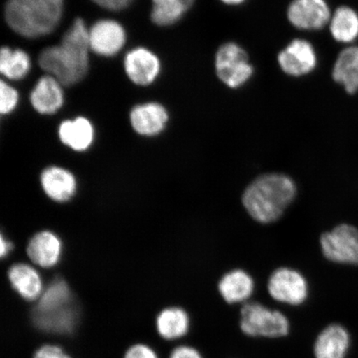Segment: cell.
Segmentation results:
<instances>
[{
    "instance_id": "obj_1",
    "label": "cell",
    "mask_w": 358,
    "mask_h": 358,
    "mask_svg": "<svg viewBox=\"0 0 358 358\" xmlns=\"http://www.w3.org/2000/svg\"><path fill=\"white\" fill-rule=\"evenodd\" d=\"M89 49V31L84 21L77 19L59 45L45 48L40 53L38 64L62 86L70 87L86 77Z\"/></svg>"
},
{
    "instance_id": "obj_2",
    "label": "cell",
    "mask_w": 358,
    "mask_h": 358,
    "mask_svg": "<svg viewBox=\"0 0 358 358\" xmlns=\"http://www.w3.org/2000/svg\"><path fill=\"white\" fill-rule=\"evenodd\" d=\"M297 195V186L284 173L262 174L246 187L241 201L255 221L268 224L278 221Z\"/></svg>"
},
{
    "instance_id": "obj_3",
    "label": "cell",
    "mask_w": 358,
    "mask_h": 358,
    "mask_svg": "<svg viewBox=\"0 0 358 358\" xmlns=\"http://www.w3.org/2000/svg\"><path fill=\"white\" fill-rule=\"evenodd\" d=\"M64 12V0H8L4 10L8 26L24 38H36L55 31Z\"/></svg>"
},
{
    "instance_id": "obj_4",
    "label": "cell",
    "mask_w": 358,
    "mask_h": 358,
    "mask_svg": "<svg viewBox=\"0 0 358 358\" xmlns=\"http://www.w3.org/2000/svg\"><path fill=\"white\" fill-rule=\"evenodd\" d=\"M239 329L246 337L280 339L290 334L291 323L284 313L259 302L248 301L241 308Z\"/></svg>"
},
{
    "instance_id": "obj_5",
    "label": "cell",
    "mask_w": 358,
    "mask_h": 358,
    "mask_svg": "<svg viewBox=\"0 0 358 358\" xmlns=\"http://www.w3.org/2000/svg\"><path fill=\"white\" fill-rule=\"evenodd\" d=\"M215 71L218 79L231 89L245 86L254 74L248 52L234 42L223 43L218 48L215 55Z\"/></svg>"
},
{
    "instance_id": "obj_6",
    "label": "cell",
    "mask_w": 358,
    "mask_h": 358,
    "mask_svg": "<svg viewBox=\"0 0 358 358\" xmlns=\"http://www.w3.org/2000/svg\"><path fill=\"white\" fill-rule=\"evenodd\" d=\"M267 290L276 302L299 306L308 297V282L301 272L287 267L277 268L268 278Z\"/></svg>"
},
{
    "instance_id": "obj_7",
    "label": "cell",
    "mask_w": 358,
    "mask_h": 358,
    "mask_svg": "<svg viewBox=\"0 0 358 358\" xmlns=\"http://www.w3.org/2000/svg\"><path fill=\"white\" fill-rule=\"evenodd\" d=\"M322 252L329 261L358 266V229L342 224L320 236Z\"/></svg>"
},
{
    "instance_id": "obj_8",
    "label": "cell",
    "mask_w": 358,
    "mask_h": 358,
    "mask_svg": "<svg viewBox=\"0 0 358 358\" xmlns=\"http://www.w3.org/2000/svg\"><path fill=\"white\" fill-rule=\"evenodd\" d=\"M277 62L285 74L289 77L301 78L315 70L317 55L310 41L295 38L279 52Z\"/></svg>"
},
{
    "instance_id": "obj_9",
    "label": "cell",
    "mask_w": 358,
    "mask_h": 358,
    "mask_svg": "<svg viewBox=\"0 0 358 358\" xmlns=\"http://www.w3.org/2000/svg\"><path fill=\"white\" fill-rule=\"evenodd\" d=\"M332 15L326 0H292L286 13L290 24L303 31L323 29Z\"/></svg>"
},
{
    "instance_id": "obj_10",
    "label": "cell",
    "mask_w": 358,
    "mask_h": 358,
    "mask_svg": "<svg viewBox=\"0 0 358 358\" xmlns=\"http://www.w3.org/2000/svg\"><path fill=\"white\" fill-rule=\"evenodd\" d=\"M125 40L123 27L113 20L97 22L89 31L90 48L98 55H115L122 50Z\"/></svg>"
},
{
    "instance_id": "obj_11",
    "label": "cell",
    "mask_w": 358,
    "mask_h": 358,
    "mask_svg": "<svg viewBox=\"0 0 358 358\" xmlns=\"http://www.w3.org/2000/svg\"><path fill=\"white\" fill-rule=\"evenodd\" d=\"M350 335L341 324H331L317 334L313 346L315 358H345Z\"/></svg>"
},
{
    "instance_id": "obj_12",
    "label": "cell",
    "mask_w": 358,
    "mask_h": 358,
    "mask_svg": "<svg viewBox=\"0 0 358 358\" xmlns=\"http://www.w3.org/2000/svg\"><path fill=\"white\" fill-rule=\"evenodd\" d=\"M124 69L134 83L147 86L159 75L160 62L154 53L145 48H137L125 57Z\"/></svg>"
},
{
    "instance_id": "obj_13",
    "label": "cell",
    "mask_w": 358,
    "mask_h": 358,
    "mask_svg": "<svg viewBox=\"0 0 358 358\" xmlns=\"http://www.w3.org/2000/svg\"><path fill=\"white\" fill-rule=\"evenodd\" d=\"M32 320L34 326L43 332L67 334L73 332L78 324V315L71 303L52 310H34Z\"/></svg>"
},
{
    "instance_id": "obj_14",
    "label": "cell",
    "mask_w": 358,
    "mask_h": 358,
    "mask_svg": "<svg viewBox=\"0 0 358 358\" xmlns=\"http://www.w3.org/2000/svg\"><path fill=\"white\" fill-rule=\"evenodd\" d=\"M168 120V111L159 103L137 106L131 113L132 127L142 136H153L162 132Z\"/></svg>"
},
{
    "instance_id": "obj_15",
    "label": "cell",
    "mask_w": 358,
    "mask_h": 358,
    "mask_svg": "<svg viewBox=\"0 0 358 358\" xmlns=\"http://www.w3.org/2000/svg\"><path fill=\"white\" fill-rule=\"evenodd\" d=\"M155 329L160 338L166 341H176L190 332L191 317L181 307L165 308L156 317Z\"/></svg>"
},
{
    "instance_id": "obj_16",
    "label": "cell",
    "mask_w": 358,
    "mask_h": 358,
    "mask_svg": "<svg viewBox=\"0 0 358 358\" xmlns=\"http://www.w3.org/2000/svg\"><path fill=\"white\" fill-rule=\"evenodd\" d=\"M218 291L228 304L245 303L252 296L255 283L252 277L243 270H234L224 275L218 283Z\"/></svg>"
},
{
    "instance_id": "obj_17",
    "label": "cell",
    "mask_w": 358,
    "mask_h": 358,
    "mask_svg": "<svg viewBox=\"0 0 358 358\" xmlns=\"http://www.w3.org/2000/svg\"><path fill=\"white\" fill-rule=\"evenodd\" d=\"M34 108L40 114H55L64 104L61 84L52 76L39 79L30 96Z\"/></svg>"
},
{
    "instance_id": "obj_18",
    "label": "cell",
    "mask_w": 358,
    "mask_h": 358,
    "mask_svg": "<svg viewBox=\"0 0 358 358\" xmlns=\"http://www.w3.org/2000/svg\"><path fill=\"white\" fill-rule=\"evenodd\" d=\"M61 241L50 231H43L36 235L28 246L31 259L43 268L55 266L61 254Z\"/></svg>"
},
{
    "instance_id": "obj_19",
    "label": "cell",
    "mask_w": 358,
    "mask_h": 358,
    "mask_svg": "<svg viewBox=\"0 0 358 358\" xmlns=\"http://www.w3.org/2000/svg\"><path fill=\"white\" fill-rule=\"evenodd\" d=\"M8 278L13 289L26 301H36L43 293L41 277L28 265L19 264L13 266L8 271Z\"/></svg>"
},
{
    "instance_id": "obj_20",
    "label": "cell",
    "mask_w": 358,
    "mask_h": 358,
    "mask_svg": "<svg viewBox=\"0 0 358 358\" xmlns=\"http://www.w3.org/2000/svg\"><path fill=\"white\" fill-rule=\"evenodd\" d=\"M41 182L49 198L57 201L69 200L76 191L74 176L62 168L51 167L44 170Z\"/></svg>"
},
{
    "instance_id": "obj_21",
    "label": "cell",
    "mask_w": 358,
    "mask_h": 358,
    "mask_svg": "<svg viewBox=\"0 0 358 358\" xmlns=\"http://www.w3.org/2000/svg\"><path fill=\"white\" fill-rule=\"evenodd\" d=\"M334 82L349 94L358 91V47H349L339 53L332 71Z\"/></svg>"
},
{
    "instance_id": "obj_22",
    "label": "cell",
    "mask_w": 358,
    "mask_h": 358,
    "mask_svg": "<svg viewBox=\"0 0 358 358\" xmlns=\"http://www.w3.org/2000/svg\"><path fill=\"white\" fill-rule=\"evenodd\" d=\"M60 140L76 151H84L92 144L94 129L88 120L78 117L66 120L59 127Z\"/></svg>"
},
{
    "instance_id": "obj_23",
    "label": "cell",
    "mask_w": 358,
    "mask_h": 358,
    "mask_svg": "<svg viewBox=\"0 0 358 358\" xmlns=\"http://www.w3.org/2000/svg\"><path fill=\"white\" fill-rule=\"evenodd\" d=\"M329 31L335 41L351 43L358 38V15L348 6L336 10L329 22Z\"/></svg>"
},
{
    "instance_id": "obj_24",
    "label": "cell",
    "mask_w": 358,
    "mask_h": 358,
    "mask_svg": "<svg viewBox=\"0 0 358 358\" xmlns=\"http://www.w3.org/2000/svg\"><path fill=\"white\" fill-rule=\"evenodd\" d=\"M194 0H153L151 20L158 26L176 24L194 6Z\"/></svg>"
},
{
    "instance_id": "obj_25",
    "label": "cell",
    "mask_w": 358,
    "mask_h": 358,
    "mask_svg": "<svg viewBox=\"0 0 358 358\" xmlns=\"http://www.w3.org/2000/svg\"><path fill=\"white\" fill-rule=\"evenodd\" d=\"M30 58L20 49L13 51L3 47L0 53V71L11 80H20L28 74L30 69Z\"/></svg>"
},
{
    "instance_id": "obj_26",
    "label": "cell",
    "mask_w": 358,
    "mask_h": 358,
    "mask_svg": "<svg viewBox=\"0 0 358 358\" xmlns=\"http://www.w3.org/2000/svg\"><path fill=\"white\" fill-rule=\"evenodd\" d=\"M73 298L69 285L64 280H57L48 286L39 298L35 310L48 311L70 306Z\"/></svg>"
},
{
    "instance_id": "obj_27",
    "label": "cell",
    "mask_w": 358,
    "mask_h": 358,
    "mask_svg": "<svg viewBox=\"0 0 358 358\" xmlns=\"http://www.w3.org/2000/svg\"><path fill=\"white\" fill-rule=\"evenodd\" d=\"M0 96H1V101H0V112L2 115L10 113L15 110L17 101H19V94L15 89H13L1 80L0 84Z\"/></svg>"
},
{
    "instance_id": "obj_28",
    "label": "cell",
    "mask_w": 358,
    "mask_h": 358,
    "mask_svg": "<svg viewBox=\"0 0 358 358\" xmlns=\"http://www.w3.org/2000/svg\"><path fill=\"white\" fill-rule=\"evenodd\" d=\"M123 358H159L153 348L145 343H136L125 351Z\"/></svg>"
},
{
    "instance_id": "obj_29",
    "label": "cell",
    "mask_w": 358,
    "mask_h": 358,
    "mask_svg": "<svg viewBox=\"0 0 358 358\" xmlns=\"http://www.w3.org/2000/svg\"><path fill=\"white\" fill-rule=\"evenodd\" d=\"M33 358H71L70 355L59 346L55 344H45L37 349Z\"/></svg>"
},
{
    "instance_id": "obj_30",
    "label": "cell",
    "mask_w": 358,
    "mask_h": 358,
    "mask_svg": "<svg viewBox=\"0 0 358 358\" xmlns=\"http://www.w3.org/2000/svg\"><path fill=\"white\" fill-rule=\"evenodd\" d=\"M169 358H204L198 348L187 345H179L173 349Z\"/></svg>"
},
{
    "instance_id": "obj_31",
    "label": "cell",
    "mask_w": 358,
    "mask_h": 358,
    "mask_svg": "<svg viewBox=\"0 0 358 358\" xmlns=\"http://www.w3.org/2000/svg\"><path fill=\"white\" fill-rule=\"evenodd\" d=\"M92 1L106 10L119 11L131 6L133 0H92Z\"/></svg>"
},
{
    "instance_id": "obj_32",
    "label": "cell",
    "mask_w": 358,
    "mask_h": 358,
    "mask_svg": "<svg viewBox=\"0 0 358 358\" xmlns=\"http://www.w3.org/2000/svg\"><path fill=\"white\" fill-rule=\"evenodd\" d=\"M10 248L11 245L3 238V236H1V257L6 256L8 252H10Z\"/></svg>"
},
{
    "instance_id": "obj_33",
    "label": "cell",
    "mask_w": 358,
    "mask_h": 358,
    "mask_svg": "<svg viewBox=\"0 0 358 358\" xmlns=\"http://www.w3.org/2000/svg\"><path fill=\"white\" fill-rule=\"evenodd\" d=\"M220 1L228 6H238L248 1V0H220Z\"/></svg>"
}]
</instances>
